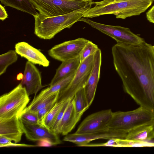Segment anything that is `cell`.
Listing matches in <instances>:
<instances>
[{
  "label": "cell",
  "mask_w": 154,
  "mask_h": 154,
  "mask_svg": "<svg viewBox=\"0 0 154 154\" xmlns=\"http://www.w3.org/2000/svg\"><path fill=\"white\" fill-rule=\"evenodd\" d=\"M8 17V14L5 8L0 5V19L3 21Z\"/></svg>",
  "instance_id": "obj_32"
},
{
  "label": "cell",
  "mask_w": 154,
  "mask_h": 154,
  "mask_svg": "<svg viewBox=\"0 0 154 154\" xmlns=\"http://www.w3.org/2000/svg\"><path fill=\"white\" fill-rule=\"evenodd\" d=\"M112 112L111 109L103 110L87 116L81 122L75 133L84 134L96 132L107 128Z\"/></svg>",
  "instance_id": "obj_11"
},
{
  "label": "cell",
  "mask_w": 154,
  "mask_h": 154,
  "mask_svg": "<svg viewBox=\"0 0 154 154\" xmlns=\"http://www.w3.org/2000/svg\"><path fill=\"white\" fill-rule=\"evenodd\" d=\"M93 55L81 63L71 81L59 91L57 102L73 98L78 91L85 87L92 69Z\"/></svg>",
  "instance_id": "obj_8"
},
{
  "label": "cell",
  "mask_w": 154,
  "mask_h": 154,
  "mask_svg": "<svg viewBox=\"0 0 154 154\" xmlns=\"http://www.w3.org/2000/svg\"><path fill=\"white\" fill-rule=\"evenodd\" d=\"M24 134L18 116L0 119V136L5 137L15 143L21 140Z\"/></svg>",
  "instance_id": "obj_15"
},
{
  "label": "cell",
  "mask_w": 154,
  "mask_h": 154,
  "mask_svg": "<svg viewBox=\"0 0 154 154\" xmlns=\"http://www.w3.org/2000/svg\"><path fill=\"white\" fill-rule=\"evenodd\" d=\"M59 92H57L43 99L32 100L29 106L26 108L29 111L36 113L47 106L57 102Z\"/></svg>",
  "instance_id": "obj_23"
},
{
  "label": "cell",
  "mask_w": 154,
  "mask_h": 154,
  "mask_svg": "<svg viewBox=\"0 0 154 154\" xmlns=\"http://www.w3.org/2000/svg\"><path fill=\"white\" fill-rule=\"evenodd\" d=\"M146 16L147 20L154 24V5L147 11Z\"/></svg>",
  "instance_id": "obj_31"
},
{
  "label": "cell",
  "mask_w": 154,
  "mask_h": 154,
  "mask_svg": "<svg viewBox=\"0 0 154 154\" xmlns=\"http://www.w3.org/2000/svg\"><path fill=\"white\" fill-rule=\"evenodd\" d=\"M11 142V140L7 138L0 136V147H34L39 146L38 145L13 143Z\"/></svg>",
  "instance_id": "obj_28"
},
{
  "label": "cell",
  "mask_w": 154,
  "mask_h": 154,
  "mask_svg": "<svg viewBox=\"0 0 154 154\" xmlns=\"http://www.w3.org/2000/svg\"><path fill=\"white\" fill-rule=\"evenodd\" d=\"M56 103H53L47 106L36 112L40 124L45 116L53 108Z\"/></svg>",
  "instance_id": "obj_30"
},
{
  "label": "cell",
  "mask_w": 154,
  "mask_h": 154,
  "mask_svg": "<svg viewBox=\"0 0 154 154\" xmlns=\"http://www.w3.org/2000/svg\"><path fill=\"white\" fill-rule=\"evenodd\" d=\"M5 6H9L28 13L33 16L37 12L34 6L29 0H0Z\"/></svg>",
  "instance_id": "obj_21"
},
{
  "label": "cell",
  "mask_w": 154,
  "mask_h": 154,
  "mask_svg": "<svg viewBox=\"0 0 154 154\" xmlns=\"http://www.w3.org/2000/svg\"><path fill=\"white\" fill-rule=\"evenodd\" d=\"M149 0L151 1L152 2H153L154 1V0Z\"/></svg>",
  "instance_id": "obj_35"
},
{
  "label": "cell",
  "mask_w": 154,
  "mask_h": 154,
  "mask_svg": "<svg viewBox=\"0 0 154 154\" xmlns=\"http://www.w3.org/2000/svg\"><path fill=\"white\" fill-rule=\"evenodd\" d=\"M15 50H10L0 55V75L6 72L8 66L16 62L18 56Z\"/></svg>",
  "instance_id": "obj_25"
},
{
  "label": "cell",
  "mask_w": 154,
  "mask_h": 154,
  "mask_svg": "<svg viewBox=\"0 0 154 154\" xmlns=\"http://www.w3.org/2000/svg\"><path fill=\"white\" fill-rule=\"evenodd\" d=\"M152 124H153V129H154V120Z\"/></svg>",
  "instance_id": "obj_34"
},
{
  "label": "cell",
  "mask_w": 154,
  "mask_h": 154,
  "mask_svg": "<svg viewBox=\"0 0 154 154\" xmlns=\"http://www.w3.org/2000/svg\"><path fill=\"white\" fill-rule=\"evenodd\" d=\"M75 0L81 1H92L93 0Z\"/></svg>",
  "instance_id": "obj_33"
},
{
  "label": "cell",
  "mask_w": 154,
  "mask_h": 154,
  "mask_svg": "<svg viewBox=\"0 0 154 154\" xmlns=\"http://www.w3.org/2000/svg\"><path fill=\"white\" fill-rule=\"evenodd\" d=\"M25 87L20 83L0 97V119L18 116L26 107L30 99Z\"/></svg>",
  "instance_id": "obj_5"
},
{
  "label": "cell",
  "mask_w": 154,
  "mask_h": 154,
  "mask_svg": "<svg viewBox=\"0 0 154 154\" xmlns=\"http://www.w3.org/2000/svg\"><path fill=\"white\" fill-rule=\"evenodd\" d=\"M128 132L107 128L102 130L84 134L73 133L66 135L64 141L72 143L77 146H84L90 142L98 139L109 140L113 138L125 139Z\"/></svg>",
  "instance_id": "obj_10"
},
{
  "label": "cell",
  "mask_w": 154,
  "mask_h": 154,
  "mask_svg": "<svg viewBox=\"0 0 154 154\" xmlns=\"http://www.w3.org/2000/svg\"><path fill=\"white\" fill-rule=\"evenodd\" d=\"M65 100L57 102L53 108L43 119L40 124L51 131L52 127Z\"/></svg>",
  "instance_id": "obj_24"
},
{
  "label": "cell",
  "mask_w": 154,
  "mask_h": 154,
  "mask_svg": "<svg viewBox=\"0 0 154 154\" xmlns=\"http://www.w3.org/2000/svg\"><path fill=\"white\" fill-rule=\"evenodd\" d=\"M77 116L81 118L82 115L89 107L86 97L85 88L78 91L73 98Z\"/></svg>",
  "instance_id": "obj_22"
},
{
  "label": "cell",
  "mask_w": 154,
  "mask_h": 154,
  "mask_svg": "<svg viewBox=\"0 0 154 154\" xmlns=\"http://www.w3.org/2000/svg\"><path fill=\"white\" fill-rule=\"evenodd\" d=\"M72 99H68L65 100L61 109L58 114L55 121L51 128V131L55 133L58 125L63 116L66 107H67L70 101Z\"/></svg>",
  "instance_id": "obj_29"
},
{
  "label": "cell",
  "mask_w": 154,
  "mask_h": 154,
  "mask_svg": "<svg viewBox=\"0 0 154 154\" xmlns=\"http://www.w3.org/2000/svg\"><path fill=\"white\" fill-rule=\"evenodd\" d=\"M91 2L82 8L72 12L57 16L48 17L38 13L34 16V33L39 38L50 39L66 28H70L79 21L86 12L91 8Z\"/></svg>",
  "instance_id": "obj_3"
},
{
  "label": "cell",
  "mask_w": 154,
  "mask_h": 154,
  "mask_svg": "<svg viewBox=\"0 0 154 154\" xmlns=\"http://www.w3.org/2000/svg\"><path fill=\"white\" fill-rule=\"evenodd\" d=\"M153 2L149 0H103L92 2L95 6L88 10L83 17L92 18L113 14L116 18L125 19L145 11Z\"/></svg>",
  "instance_id": "obj_2"
},
{
  "label": "cell",
  "mask_w": 154,
  "mask_h": 154,
  "mask_svg": "<svg viewBox=\"0 0 154 154\" xmlns=\"http://www.w3.org/2000/svg\"><path fill=\"white\" fill-rule=\"evenodd\" d=\"M39 13L48 17L68 14L79 9L91 1L75 0H29Z\"/></svg>",
  "instance_id": "obj_6"
},
{
  "label": "cell",
  "mask_w": 154,
  "mask_h": 154,
  "mask_svg": "<svg viewBox=\"0 0 154 154\" xmlns=\"http://www.w3.org/2000/svg\"><path fill=\"white\" fill-rule=\"evenodd\" d=\"M89 40L79 38L64 42L53 47L48 51L49 55L54 59L63 62L80 56Z\"/></svg>",
  "instance_id": "obj_9"
},
{
  "label": "cell",
  "mask_w": 154,
  "mask_h": 154,
  "mask_svg": "<svg viewBox=\"0 0 154 154\" xmlns=\"http://www.w3.org/2000/svg\"><path fill=\"white\" fill-rule=\"evenodd\" d=\"M152 122L138 126L129 131L125 139L133 142L147 141L154 138Z\"/></svg>",
  "instance_id": "obj_18"
},
{
  "label": "cell",
  "mask_w": 154,
  "mask_h": 154,
  "mask_svg": "<svg viewBox=\"0 0 154 154\" xmlns=\"http://www.w3.org/2000/svg\"><path fill=\"white\" fill-rule=\"evenodd\" d=\"M20 83L25 87L29 96L35 95L42 87L40 72L33 63L29 61L26 63Z\"/></svg>",
  "instance_id": "obj_13"
},
{
  "label": "cell",
  "mask_w": 154,
  "mask_h": 154,
  "mask_svg": "<svg viewBox=\"0 0 154 154\" xmlns=\"http://www.w3.org/2000/svg\"><path fill=\"white\" fill-rule=\"evenodd\" d=\"M20 120L24 134L27 139L32 141H46L51 146L61 143L58 134L41 125L30 124Z\"/></svg>",
  "instance_id": "obj_12"
},
{
  "label": "cell",
  "mask_w": 154,
  "mask_h": 154,
  "mask_svg": "<svg viewBox=\"0 0 154 154\" xmlns=\"http://www.w3.org/2000/svg\"><path fill=\"white\" fill-rule=\"evenodd\" d=\"M113 62L125 91L154 114V51L145 41L112 48Z\"/></svg>",
  "instance_id": "obj_1"
},
{
  "label": "cell",
  "mask_w": 154,
  "mask_h": 154,
  "mask_svg": "<svg viewBox=\"0 0 154 154\" xmlns=\"http://www.w3.org/2000/svg\"><path fill=\"white\" fill-rule=\"evenodd\" d=\"M73 98L70 101L58 125L55 132L57 134L67 135L74 128L81 119L77 116Z\"/></svg>",
  "instance_id": "obj_17"
},
{
  "label": "cell",
  "mask_w": 154,
  "mask_h": 154,
  "mask_svg": "<svg viewBox=\"0 0 154 154\" xmlns=\"http://www.w3.org/2000/svg\"><path fill=\"white\" fill-rule=\"evenodd\" d=\"M99 48L98 46L89 41L83 49L80 55L81 62L90 55H93Z\"/></svg>",
  "instance_id": "obj_27"
},
{
  "label": "cell",
  "mask_w": 154,
  "mask_h": 154,
  "mask_svg": "<svg viewBox=\"0 0 154 154\" xmlns=\"http://www.w3.org/2000/svg\"><path fill=\"white\" fill-rule=\"evenodd\" d=\"M152 48L154 51V45L153 46H152Z\"/></svg>",
  "instance_id": "obj_36"
},
{
  "label": "cell",
  "mask_w": 154,
  "mask_h": 154,
  "mask_svg": "<svg viewBox=\"0 0 154 154\" xmlns=\"http://www.w3.org/2000/svg\"><path fill=\"white\" fill-rule=\"evenodd\" d=\"M18 117L21 121L30 124H40L37 113L29 111L26 108L19 115Z\"/></svg>",
  "instance_id": "obj_26"
},
{
  "label": "cell",
  "mask_w": 154,
  "mask_h": 154,
  "mask_svg": "<svg viewBox=\"0 0 154 154\" xmlns=\"http://www.w3.org/2000/svg\"><path fill=\"white\" fill-rule=\"evenodd\" d=\"M79 21L85 22L109 36L115 40L118 44L132 45L145 42L143 38L133 33L128 28L102 24L87 17H82Z\"/></svg>",
  "instance_id": "obj_7"
},
{
  "label": "cell",
  "mask_w": 154,
  "mask_h": 154,
  "mask_svg": "<svg viewBox=\"0 0 154 154\" xmlns=\"http://www.w3.org/2000/svg\"><path fill=\"white\" fill-rule=\"evenodd\" d=\"M154 120V114L140 106L131 111L112 112L107 128L128 132L138 126L152 122Z\"/></svg>",
  "instance_id": "obj_4"
},
{
  "label": "cell",
  "mask_w": 154,
  "mask_h": 154,
  "mask_svg": "<svg viewBox=\"0 0 154 154\" xmlns=\"http://www.w3.org/2000/svg\"><path fill=\"white\" fill-rule=\"evenodd\" d=\"M81 63L80 56L62 62L57 69L50 85H53L70 74L76 72Z\"/></svg>",
  "instance_id": "obj_19"
},
{
  "label": "cell",
  "mask_w": 154,
  "mask_h": 154,
  "mask_svg": "<svg viewBox=\"0 0 154 154\" xmlns=\"http://www.w3.org/2000/svg\"><path fill=\"white\" fill-rule=\"evenodd\" d=\"M75 72L70 74L55 84L50 85V87L43 90L37 96L35 97L33 100L43 99L52 94L60 91L69 83L73 78Z\"/></svg>",
  "instance_id": "obj_20"
},
{
  "label": "cell",
  "mask_w": 154,
  "mask_h": 154,
  "mask_svg": "<svg viewBox=\"0 0 154 154\" xmlns=\"http://www.w3.org/2000/svg\"><path fill=\"white\" fill-rule=\"evenodd\" d=\"M15 48L17 54L26 58L30 62L45 67L49 66V61L44 54L27 43L18 42L15 44Z\"/></svg>",
  "instance_id": "obj_16"
},
{
  "label": "cell",
  "mask_w": 154,
  "mask_h": 154,
  "mask_svg": "<svg viewBox=\"0 0 154 154\" xmlns=\"http://www.w3.org/2000/svg\"><path fill=\"white\" fill-rule=\"evenodd\" d=\"M102 54L98 48L93 55L92 69L87 83L84 87L88 103L89 106L92 103L100 79Z\"/></svg>",
  "instance_id": "obj_14"
}]
</instances>
